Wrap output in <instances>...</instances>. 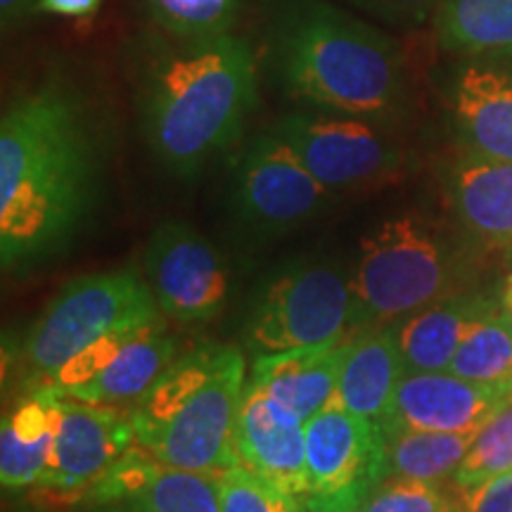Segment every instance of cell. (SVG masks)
<instances>
[{
    "label": "cell",
    "mask_w": 512,
    "mask_h": 512,
    "mask_svg": "<svg viewBox=\"0 0 512 512\" xmlns=\"http://www.w3.org/2000/svg\"><path fill=\"white\" fill-rule=\"evenodd\" d=\"M105 138L86 95L48 76L17 95L0 119V259L3 268L55 254L98 197Z\"/></svg>",
    "instance_id": "6da1fadb"
},
{
    "label": "cell",
    "mask_w": 512,
    "mask_h": 512,
    "mask_svg": "<svg viewBox=\"0 0 512 512\" xmlns=\"http://www.w3.org/2000/svg\"><path fill=\"white\" fill-rule=\"evenodd\" d=\"M256 102L254 53L223 34L204 41L157 43L138 76L143 138L157 162L183 181L240 138Z\"/></svg>",
    "instance_id": "7a4b0ae2"
},
{
    "label": "cell",
    "mask_w": 512,
    "mask_h": 512,
    "mask_svg": "<svg viewBox=\"0 0 512 512\" xmlns=\"http://www.w3.org/2000/svg\"><path fill=\"white\" fill-rule=\"evenodd\" d=\"M268 67L311 110L377 124L399 117L406 69L399 43L328 0H280L268 24Z\"/></svg>",
    "instance_id": "3957f363"
},
{
    "label": "cell",
    "mask_w": 512,
    "mask_h": 512,
    "mask_svg": "<svg viewBox=\"0 0 512 512\" xmlns=\"http://www.w3.org/2000/svg\"><path fill=\"white\" fill-rule=\"evenodd\" d=\"M247 387L238 349L176 358L131 411L136 444L166 467L223 475L240 463L238 418Z\"/></svg>",
    "instance_id": "277c9868"
},
{
    "label": "cell",
    "mask_w": 512,
    "mask_h": 512,
    "mask_svg": "<svg viewBox=\"0 0 512 512\" xmlns=\"http://www.w3.org/2000/svg\"><path fill=\"white\" fill-rule=\"evenodd\" d=\"M354 292L351 328L413 316L439 299L451 283L448 252L418 216L382 221L361 240V256L349 278Z\"/></svg>",
    "instance_id": "5b68a950"
},
{
    "label": "cell",
    "mask_w": 512,
    "mask_h": 512,
    "mask_svg": "<svg viewBox=\"0 0 512 512\" xmlns=\"http://www.w3.org/2000/svg\"><path fill=\"white\" fill-rule=\"evenodd\" d=\"M150 285L133 271L83 275L62 287L38 316L27 337V358L38 373L53 377L100 339L162 323Z\"/></svg>",
    "instance_id": "8992f818"
},
{
    "label": "cell",
    "mask_w": 512,
    "mask_h": 512,
    "mask_svg": "<svg viewBox=\"0 0 512 512\" xmlns=\"http://www.w3.org/2000/svg\"><path fill=\"white\" fill-rule=\"evenodd\" d=\"M354 292L332 266L299 264L275 275L254 299L245 323L256 356L318 347L351 332Z\"/></svg>",
    "instance_id": "52a82bcc"
},
{
    "label": "cell",
    "mask_w": 512,
    "mask_h": 512,
    "mask_svg": "<svg viewBox=\"0 0 512 512\" xmlns=\"http://www.w3.org/2000/svg\"><path fill=\"white\" fill-rule=\"evenodd\" d=\"M306 169L330 192L368 190L401 174L403 150L377 121L351 114L304 110L273 126Z\"/></svg>",
    "instance_id": "ba28073f"
},
{
    "label": "cell",
    "mask_w": 512,
    "mask_h": 512,
    "mask_svg": "<svg viewBox=\"0 0 512 512\" xmlns=\"http://www.w3.org/2000/svg\"><path fill=\"white\" fill-rule=\"evenodd\" d=\"M309 512H354L387 479V434L330 403L306 420Z\"/></svg>",
    "instance_id": "9c48e42d"
},
{
    "label": "cell",
    "mask_w": 512,
    "mask_h": 512,
    "mask_svg": "<svg viewBox=\"0 0 512 512\" xmlns=\"http://www.w3.org/2000/svg\"><path fill=\"white\" fill-rule=\"evenodd\" d=\"M330 195L273 131L252 140L235 169V214L261 230H283L309 221L328 204Z\"/></svg>",
    "instance_id": "30bf717a"
},
{
    "label": "cell",
    "mask_w": 512,
    "mask_h": 512,
    "mask_svg": "<svg viewBox=\"0 0 512 512\" xmlns=\"http://www.w3.org/2000/svg\"><path fill=\"white\" fill-rule=\"evenodd\" d=\"M55 413L53 458L43 475V489L79 494L91 489L117 460L136 444L131 411L88 403L43 387L41 392Z\"/></svg>",
    "instance_id": "8fae6325"
},
{
    "label": "cell",
    "mask_w": 512,
    "mask_h": 512,
    "mask_svg": "<svg viewBox=\"0 0 512 512\" xmlns=\"http://www.w3.org/2000/svg\"><path fill=\"white\" fill-rule=\"evenodd\" d=\"M145 278L166 318L202 323L228 299L223 256L185 223H162L145 247Z\"/></svg>",
    "instance_id": "7c38bea8"
},
{
    "label": "cell",
    "mask_w": 512,
    "mask_h": 512,
    "mask_svg": "<svg viewBox=\"0 0 512 512\" xmlns=\"http://www.w3.org/2000/svg\"><path fill=\"white\" fill-rule=\"evenodd\" d=\"M505 394L508 389L470 382L451 370L406 373L396 389L384 434L399 430L477 432Z\"/></svg>",
    "instance_id": "4fadbf2b"
},
{
    "label": "cell",
    "mask_w": 512,
    "mask_h": 512,
    "mask_svg": "<svg viewBox=\"0 0 512 512\" xmlns=\"http://www.w3.org/2000/svg\"><path fill=\"white\" fill-rule=\"evenodd\" d=\"M238 453L242 465L304 503L309 491L306 422L252 384L242 396Z\"/></svg>",
    "instance_id": "5bb4252c"
},
{
    "label": "cell",
    "mask_w": 512,
    "mask_h": 512,
    "mask_svg": "<svg viewBox=\"0 0 512 512\" xmlns=\"http://www.w3.org/2000/svg\"><path fill=\"white\" fill-rule=\"evenodd\" d=\"M451 112L470 155L512 164V69L484 57L460 64Z\"/></svg>",
    "instance_id": "9a60e30c"
},
{
    "label": "cell",
    "mask_w": 512,
    "mask_h": 512,
    "mask_svg": "<svg viewBox=\"0 0 512 512\" xmlns=\"http://www.w3.org/2000/svg\"><path fill=\"white\" fill-rule=\"evenodd\" d=\"M351 339H354V332L318 344V347L256 356L252 380L247 384L273 396L287 411L306 422L335 401L339 373H342Z\"/></svg>",
    "instance_id": "2e32d148"
},
{
    "label": "cell",
    "mask_w": 512,
    "mask_h": 512,
    "mask_svg": "<svg viewBox=\"0 0 512 512\" xmlns=\"http://www.w3.org/2000/svg\"><path fill=\"white\" fill-rule=\"evenodd\" d=\"M408 373L399 347V330H366L351 339L344 356L335 401L349 413L387 425L396 389Z\"/></svg>",
    "instance_id": "e0dca14e"
},
{
    "label": "cell",
    "mask_w": 512,
    "mask_h": 512,
    "mask_svg": "<svg viewBox=\"0 0 512 512\" xmlns=\"http://www.w3.org/2000/svg\"><path fill=\"white\" fill-rule=\"evenodd\" d=\"M174 361L176 339L166 335L164 323L150 325L128 339L117 358L98 377L64 394L102 406L133 408Z\"/></svg>",
    "instance_id": "ac0fdd59"
},
{
    "label": "cell",
    "mask_w": 512,
    "mask_h": 512,
    "mask_svg": "<svg viewBox=\"0 0 512 512\" xmlns=\"http://www.w3.org/2000/svg\"><path fill=\"white\" fill-rule=\"evenodd\" d=\"M451 195L458 216L479 240L512 249V164L467 155L453 169Z\"/></svg>",
    "instance_id": "d6986e66"
},
{
    "label": "cell",
    "mask_w": 512,
    "mask_h": 512,
    "mask_svg": "<svg viewBox=\"0 0 512 512\" xmlns=\"http://www.w3.org/2000/svg\"><path fill=\"white\" fill-rule=\"evenodd\" d=\"M491 306L482 297H446L403 320L396 330L408 373L448 370L465 330Z\"/></svg>",
    "instance_id": "ffe728a7"
},
{
    "label": "cell",
    "mask_w": 512,
    "mask_h": 512,
    "mask_svg": "<svg viewBox=\"0 0 512 512\" xmlns=\"http://www.w3.org/2000/svg\"><path fill=\"white\" fill-rule=\"evenodd\" d=\"M434 29L451 53L512 55V0H441Z\"/></svg>",
    "instance_id": "44dd1931"
},
{
    "label": "cell",
    "mask_w": 512,
    "mask_h": 512,
    "mask_svg": "<svg viewBox=\"0 0 512 512\" xmlns=\"http://www.w3.org/2000/svg\"><path fill=\"white\" fill-rule=\"evenodd\" d=\"M477 432L399 430L387 434V479L441 484L453 479Z\"/></svg>",
    "instance_id": "7402d4cb"
},
{
    "label": "cell",
    "mask_w": 512,
    "mask_h": 512,
    "mask_svg": "<svg viewBox=\"0 0 512 512\" xmlns=\"http://www.w3.org/2000/svg\"><path fill=\"white\" fill-rule=\"evenodd\" d=\"M453 375L512 392V318L491 306L477 316L460 339L451 366Z\"/></svg>",
    "instance_id": "603a6c76"
},
{
    "label": "cell",
    "mask_w": 512,
    "mask_h": 512,
    "mask_svg": "<svg viewBox=\"0 0 512 512\" xmlns=\"http://www.w3.org/2000/svg\"><path fill=\"white\" fill-rule=\"evenodd\" d=\"M128 503L133 512H221V475L159 463Z\"/></svg>",
    "instance_id": "cb8c5ba5"
},
{
    "label": "cell",
    "mask_w": 512,
    "mask_h": 512,
    "mask_svg": "<svg viewBox=\"0 0 512 512\" xmlns=\"http://www.w3.org/2000/svg\"><path fill=\"white\" fill-rule=\"evenodd\" d=\"M145 8L169 38L204 41L233 31L242 0H145Z\"/></svg>",
    "instance_id": "d4e9b609"
},
{
    "label": "cell",
    "mask_w": 512,
    "mask_h": 512,
    "mask_svg": "<svg viewBox=\"0 0 512 512\" xmlns=\"http://www.w3.org/2000/svg\"><path fill=\"white\" fill-rule=\"evenodd\" d=\"M512 470V392H508L496 406V411L486 418L472 441L470 451L453 475L456 489H477L491 477Z\"/></svg>",
    "instance_id": "484cf974"
},
{
    "label": "cell",
    "mask_w": 512,
    "mask_h": 512,
    "mask_svg": "<svg viewBox=\"0 0 512 512\" xmlns=\"http://www.w3.org/2000/svg\"><path fill=\"white\" fill-rule=\"evenodd\" d=\"M302 498L238 463L221 475V512H304Z\"/></svg>",
    "instance_id": "4316f807"
},
{
    "label": "cell",
    "mask_w": 512,
    "mask_h": 512,
    "mask_svg": "<svg viewBox=\"0 0 512 512\" xmlns=\"http://www.w3.org/2000/svg\"><path fill=\"white\" fill-rule=\"evenodd\" d=\"M456 505L439 484L384 479L354 512H451Z\"/></svg>",
    "instance_id": "83f0119b"
},
{
    "label": "cell",
    "mask_w": 512,
    "mask_h": 512,
    "mask_svg": "<svg viewBox=\"0 0 512 512\" xmlns=\"http://www.w3.org/2000/svg\"><path fill=\"white\" fill-rule=\"evenodd\" d=\"M53 446L55 437L36 441V444L19 441L8 422L3 420V427H0V482H3V489L17 491L41 484L50 458H53Z\"/></svg>",
    "instance_id": "f1b7e54d"
},
{
    "label": "cell",
    "mask_w": 512,
    "mask_h": 512,
    "mask_svg": "<svg viewBox=\"0 0 512 512\" xmlns=\"http://www.w3.org/2000/svg\"><path fill=\"white\" fill-rule=\"evenodd\" d=\"M344 3L392 27H418L427 17H434L441 0H344Z\"/></svg>",
    "instance_id": "f546056e"
},
{
    "label": "cell",
    "mask_w": 512,
    "mask_h": 512,
    "mask_svg": "<svg viewBox=\"0 0 512 512\" xmlns=\"http://www.w3.org/2000/svg\"><path fill=\"white\" fill-rule=\"evenodd\" d=\"M463 498L467 512H512V470L491 477Z\"/></svg>",
    "instance_id": "4dcf8cb0"
},
{
    "label": "cell",
    "mask_w": 512,
    "mask_h": 512,
    "mask_svg": "<svg viewBox=\"0 0 512 512\" xmlns=\"http://www.w3.org/2000/svg\"><path fill=\"white\" fill-rule=\"evenodd\" d=\"M105 0H38V12L69 19H91Z\"/></svg>",
    "instance_id": "1f68e13d"
},
{
    "label": "cell",
    "mask_w": 512,
    "mask_h": 512,
    "mask_svg": "<svg viewBox=\"0 0 512 512\" xmlns=\"http://www.w3.org/2000/svg\"><path fill=\"white\" fill-rule=\"evenodd\" d=\"M38 12V0H0V27L3 34L22 29Z\"/></svg>",
    "instance_id": "d6a6232c"
},
{
    "label": "cell",
    "mask_w": 512,
    "mask_h": 512,
    "mask_svg": "<svg viewBox=\"0 0 512 512\" xmlns=\"http://www.w3.org/2000/svg\"><path fill=\"white\" fill-rule=\"evenodd\" d=\"M503 309L510 313V318H512V287L510 285H505V292H503Z\"/></svg>",
    "instance_id": "836d02e7"
},
{
    "label": "cell",
    "mask_w": 512,
    "mask_h": 512,
    "mask_svg": "<svg viewBox=\"0 0 512 512\" xmlns=\"http://www.w3.org/2000/svg\"><path fill=\"white\" fill-rule=\"evenodd\" d=\"M451 512H467V510H465V503H463V505H460V503H458V505H456V508H453Z\"/></svg>",
    "instance_id": "e575fe53"
},
{
    "label": "cell",
    "mask_w": 512,
    "mask_h": 512,
    "mask_svg": "<svg viewBox=\"0 0 512 512\" xmlns=\"http://www.w3.org/2000/svg\"><path fill=\"white\" fill-rule=\"evenodd\" d=\"M505 285H510V287H512V273L508 275V280H505Z\"/></svg>",
    "instance_id": "d590c367"
}]
</instances>
